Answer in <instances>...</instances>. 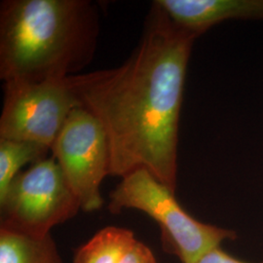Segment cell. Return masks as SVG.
I'll use <instances>...</instances> for the list:
<instances>
[{
    "label": "cell",
    "mask_w": 263,
    "mask_h": 263,
    "mask_svg": "<svg viewBox=\"0 0 263 263\" xmlns=\"http://www.w3.org/2000/svg\"><path fill=\"white\" fill-rule=\"evenodd\" d=\"M198 37L153 1L141 40L121 66L70 76L80 106L106 134L110 176L146 169L176 193L179 116Z\"/></svg>",
    "instance_id": "obj_1"
},
{
    "label": "cell",
    "mask_w": 263,
    "mask_h": 263,
    "mask_svg": "<svg viewBox=\"0 0 263 263\" xmlns=\"http://www.w3.org/2000/svg\"><path fill=\"white\" fill-rule=\"evenodd\" d=\"M99 13L88 0L0 4V78L41 82L76 76L94 56Z\"/></svg>",
    "instance_id": "obj_2"
},
{
    "label": "cell",
    "mask_w": 263,
    "mask_h": 263,
    "mask_svg": "<svg viewBox=\"0 0 263 263\" xmlns=\"http://www.w3.org/2000/svg\"><path fill=\"white\" fill-rule=\"evenodd\" d=\"M109 198L111 214L135 209L154 219L161 229L164 250L178 256L181 263H192L209 250L237 237L233 230L207 224L190 216L179 205L175 192L146 169L135 170L125 176Z\"/></svg>",
    "instance_id": "obj_3"
},
{
    "label": "cell",
    "mask_w": 263,
    "mask_h": 263,
    "mask_svg": "<svg viewBox=\"0 0 263 263\" xmlns=\"http://www.w3.org/2000/svg\"><path fill=\"white\" fill-rule=\"evenodd\" d=\"M81 209L54 157L21 172L0 197V229L29 237L50 235Z\"/></svg>",
    "instance_id": "obj_4"
},
{
    "label": "cell",
    "mask_w": 263,
    "mask_h": 263,
    "mask_svg": "<svg viewBox=\"0 0 263 263\" xmlns=\"http://www.w3.org/2000/svg\"><path fill=\"white\" fill-rule=\"evenodd\" d=\"M3 90L0 139L36 142L50 151L69 114L80 107L70 76L5 82Z\"/></svg>",
    "instance_id": "obj_5"
},
{
    "label": "cell",
    "mask_w": 263,
    "mask_h": 263,
    "mask_svg": "<svg viewBox=\"0 0 263 263\" xmlns=\"http://www.w3.org/2000/svg\"><path fill=\"white\" fill-rule=\"evenodd\" d=\"M51 152L81 210H100L104 204L101 184L110 176L109 143L100 121L84 107H76L58 134Z\"/></svg>",
    "instance_id": "obj_6"
},
{
    "label": "cell",
    "mask_w": 263,
    "mask_h": 263,
    "mask_svg": "<svg viewBox=\"0 0 263 263\" xmlns=\"http://www.w3.org/2000/svg\"><path fill=\"white\" fill-rule=\"evenodd\" d=\"M171 20L201 36L229 20H263V0H156Z\"/></svg>",
    "instance_id": "obj_7"
},
{
    "label": "cell",
    "mask_w": 263,
    "mask_h": 263,
    "mask_svg": "<svg viewBox=\"0 0 263 263\" xmlns=\"http://www.w3.org/2000/svg\"><path fill=\"white\" fill-rule=\"evenodd\" d=\"M137 242L132 230L108 226L76 250L73 263H121Z\"/></svg>",
    "instance_id": "obj_8"
},
{
    "label": "cell",
    "mask_w": 263,
    "mask_h": 263,
    "mask_svg": "<svg viewBox=\"0 0 263 263\" xmlns=\"http://www.w3.org/2000/svg\"><path fill=\"white\" fill-rule=\"evenodd\" d=\"M0 263H63L51 234L29 237L0 229Z\"/></svg>",
    "instance_id": "obj_9"
},
{
    "label": "cell",
    "mask_w": 263,
    "mask_h": 263,
    "mask_svg": "<svg viewBox=\"0 0 263 263\" xmlns=\"http://www.w3.org/2000/svg\"><path fill=\"white\" fill-rule=\"evenodd\" d=\"M50 147L30 141L0 139V197L9 187L20 170L28 163L45 159Z\"/></svg>",
    "instance_id": "obj_10"
},
{
    "label": "cell",
    "mask_w": 263,
    "mask_h": 263,
    "mask_svg": "<svg viewBox=\"0 0 263 263\" xmlns=\"http://www.w3.org/2000/svg\"><path fill=\"white\" fill-rule=\"evenodd\" d=\"M121 263H157V260L151 249L138 241L123 258Z\"/></svg>",
    "instance_id": "obj_11"
},
{
    "label": "cell",
    "mask_w": 263,
    "mask_h": 263,
    "mask_svg": "<svg viewBox=\"0 0 263 263\" xmlns=\"http://www.w3.org/2000/svg\"><path fill=\"white\" fill-rule=\"evenodd\" d=\"M192 263H250L237 259L232 255L227 254L220 247H216L209 250L205 254L199 256L196 260ZM259 263H263L259 262Z\"/></svg>",
    "instance_id": "obj_12"
}]
</instances>
